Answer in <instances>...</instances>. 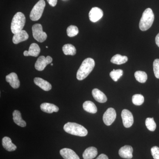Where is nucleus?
Returning a JSON list of instances; mask_svg holds the SVG:
<instances>
[{
    "label": "nucleus",
    "instance_id": "obj_16",
    "mask_svg": "<svg viewBox=\"0 0 159 159\" xmlns=\"http://www.w3.org/2000/svg\"><path fill=\"white\" fill-rule=\"evenodd\" d=\"M34 84L41 89L45 91H50L52 89V86L50 83L40 77H35L34 79Z\"/></svg>",
    "mask_w": 159,
    "mask_h": 159
},
{
    "label": "nucleus",
    "instance_id": "obj_28",
    "mask_svg": "<svg viewBox=\"0 0 159 159\" xmlns=\"http://www.w3.org/2000/svg\"><path fill=\"white\" fill-rule=\"evenodd\" d=\"M144 102V97L141 94H135L132 97V102L134 105L140 106Z\"/></svg>",
    "mask_w": 159,
    "mask_h": 159
},
{
    "label": "nucleus",
    "instance_id": "obj_26",
    "mask_svg": "<svg viewBox=\"0 0 159 159\" xmlns=\"http://www.w3.org/2000/svg\"><path fill=\"white\" fill-rule=\"evenodd\" d=\"M145 125L148 130L154 131L156 129L157 125L153 118H148L145 120Z\"/></svg>",
    "mask_w": 159,
    "mask_h": 159
},
{
    "label": "nucleus",
    "instance_id": "obj_3",
    "mask_svg": "<svg viewBox=\"0 0 159 159\" xmlns=\"http://www.w3.org/2000/svg\"><path fill=\"white\" fill-rule=\"evenodd\" d=\"M154 20V15L150 8L145 9L142 14L139 23V28L142 31L148 30L152 25Z\"/></svg>",
    "mask_w": 159,
    "mask_h": 159
},
{
    "label": "nucleus",
    "instance_id": "obj_10",
    "mask_svg": "<svg viewBox=\"0 0 159 159\" xmlns=\"http://www.w3.org/2000/svg\"><path fill=\"white\" fill-rule=\"evenodd\" d=\"M103 13L102 9L98 7L92 8L89 13V17L91 21L97 22L103 16Z\"/></svg>",
    "mask_w": 159,
    "mask_h": 159
},
{
    "label": "nucleus",
    "instance_id": "obj_30",
    "mask_svg": "<svg viewBox=\"0 0 159 159\" xmlns=\"http://www.w3.org/2000/svg\"><path fill=\"white\" fill-rule=\"evenodd\" d=\"M153 71L156 78L159 79V59L155 60L153 64Z\"/></svg>",
    "mask_w": 159,
    "mask_h": 159
},
{
    "label": "nucleus",
    "instance_id": "obj_12",
    "mask_svg": "<svg viewBox=\"0 0 159 159\" xmlns=\"http://www.w3.org/2000/svg\"><path fill=\"white\" fill-rule=\"evenodd\" d=\"M6 80L10 84L12 88L16 89L19 88L20 86L19 80L17 75L16 73H11L6 76Z\"/></svg>",
    "mask_w": 159,
    "mask_h": 159
},
{
    "label": "nucleus",
    "instance_id": "obj_1",
    "mask_svg": "<svg viewBox=\"0 0 159 159\" xmlns=\"http://www.w3.org/2000/svg\"><path fill=\"white\" fill-rule=\"evenodd\" d=\"M95 61L93 58H87L83 61L77 74V78L79 80L85 79L93 70Z\"/></svg>",
    "mask_w": 159,
    "mask_h": 159
},
{
    "label": "nucleus",
    "instance_id": "obj_20",
    "mask_svg": "<svg viewBox=\"0 0 159 159\" xmlns=\"http://www.w3.org/2000/svg\"><path fill=\"white\" fill-rule=\"evenodd\" d=\"M98 154L97 148L90 147L85 149L83 154L84 159H93L96 157Z\"/></svg>",
    "mask_w": 159,
    "mask_h": 159
},
{
    "label": "nucleus",
    "instance_id": "obj_5",
    "mask_svg": "<svg viewBox=\"0 0 159 159\" xmlns=\"http://www.w3.org/2000/svg\"><path fill=\"white\" fill-rule=\"evenodd\" d=\"M45 6L44 0H39L35 4L30 12V18L31 20L37 21L41 17Z\"/></svg>",
    "mask_w": 159,
    "mask_h": 159
},
{
    "label": "nucleus",
    "instance_id": "obj_27",
    "mask_svg": "<svg viewBox=\"0 0 159 159\" xmlns=\"http://www.w3.org/2000/svg\"><path fill=\"white\" fill-rule=\"evenodd\" d=\"M123 72L122 70H113L111 72L110 76L114 81H117L123 75Z\"/></svg>",
    "mask_w": 159,
    "mask_h": 159
},
{
    "label": "nucleus",
    "instance_id": "obj_34",
    "mask_svg": "<svg viewBox=\"0 0 159 159\" xmlns=\"http://www.w3.org/2000/svg\"><path fill=\"white\" fill-rule=\"evenodd\" d=\"M156 43L157 45L159 47V33L157 35L155 39Z\"/></svg>",
    "mask_w": 159,
    "mask_h": 159
},
{
    "label": "nucleus",
    "instance_id": "obj_32",
    "mask_svg": "<svg viewBox=\"0 0 159 159\" xmlns=\"http://www.w3.org/2000/svg\"><path fill=\"white\" fill-rule=\"evenodd\" d=\"M49 5L51 6L54 7L57 5V0H47Z\"/></svg>",
    "mask_w": 159,
    "mask_h": 159
},
{
    "label": "nucleus",
    "instance_id": "obj_14",
    "mask_svg": "<svg viewBox=\"0 0 159 159\" xmlns=\"http://www.w3.org/2000/svg\"><path fill=\"white\" fill-rule=\"evenodd\" d=\"M40 52V48L37 44L33 43L29 47V51H25L24 55L25 56H31L33 57H37Z\"/></svg>",
    "mask_w": 159,
    "mask_h": 159
},
{
    "label": "nucleus",
    "instance_id": "obj_35",
    "mask_svg": "<svg viewBox=\"0 0 159 159\" xmlns=\"http://www.w3.org/2000/svg\"><path fill=\"white\" fill-rule=\"evenodd\" d=\"M51 66H53V64H51Z\"/></svg>",
    "mask_w": 159,
    "mask_h": 159
},
{
    "label": "nucleus",
    "instance_id": "obj_33",
    "mask_svg": "<svg viewBox=\"0 0 159 159\" xmlns=\"http://www.w3.org/2000/svg\"><path fill=\"white\" fill-rule=\"evenodd\" d=\"M96 159H109L108 157L104 154H101L99 155L98 157Z\"/></svg>",
    "mask_w": 159,
    "mask_h": 159
},
{
    "label": "nucleus",
    "instance_id": "obj_6",
    "mask_svg": "<svg viewBox=\"0 0 159 159\" xmlns=\"http://www.w3.org/2000/svg\"><path fill=\"white\" fill-rule=\"evenodd\" d=\"M32 34L34 39L39 43H43L47 39V34L43 30L42 26L36 24L32 26Z\"/></svg>",
    "mask_w": 159,
    "mask_h": 159
},
{
    "label": "nucleus",
    "instance_id": "obj_9",
    "mask_svg": "<svg viewBox=\"0 0 159 159\" xmlns=\"http://www.w3.org/2000/svg\"><path fill=\"white\" fill-rule=\"evenodd\" d=\"M121 116L123 125L125 128H129L133 124L134 120L132 114L130 111L127 109L122 110Z\"/></svg>",
    "mask_w": 159,
    "mask_h": 159
},
{
    "label": "nucleus",
    "instance_id": "obj_7",
    "mask_svg": "<svg viewBox=\"0 0 159 159\" xmlns=\"http://www.w3.org/2000/svg\"><path fill=\"white\" fill-rule=\"evenodd\" d=\"M52 61L53 59L51 56H48L47 57L44 56H40L34 65L35 68L38 71L43 70L47 65L52 62Z\"/></svg>",
    "mask_w": 159,
    "mask_h": 159
},
{
    "label": "nucleus",
    "instance_id": "obj_11",
    "mask_svg": "<svg viewBox=\"0 0 159 159\" xmlns=\"http://www.w3.org/2000/svg\"><path fill=\"white\" fill-rule=\"evenodd\" d=\"M133 148L130 145H125L119 150V155L122 158L130 159L133 157Z\"/></svg>",
    "mask_w": 159,
    "mask_h": 159
},
{
    "label": "nucleus",
    "instance_id": "obj_21",
    "mask_svg": "<svg viewBox=\"0 0 159 159\" xmlns=\"http://www.w3.org/2000/svg\"><path fill=\"white\" fill-rule=\"evenodd\" d=\"M12 115L13 121L16 124L22 127H25L26 122L22 119L21 114L20 111L15 110Z\"/></svg>",
    "mask_w": 159,
    "mask_h": 159
},
{
    "label": "nucleus",
    "instance_id": "obj_29",
    "mask_svg": "<svg viewBox=\"0 0 159 159\" xmlns=\"http://www.w3.org/2000/svg\"><path fill=\"white\" fill-rule=\"evenodd\" d=\"M78 33H79V30L77 26L70 25L68 27L67 29V34L69 37H74L77 35Z\"/></svg>",
    "mask_w": 159,
    "mask_h": 159
},
{
    "label": "nucleus",
    "instance_id": "obj_22",
    "mask_svg": "<svg viewBox=\"0 0 159 159\" xmlns=\"http://www.w3.org/2000/svg\"><path fill=\"white\" fill-rule=\"evenodd\" d=\"M84 109L90 113L95 114L97 112V108L95 103L91 101H86L83 104Z\"/></svg>",
    "mask_w": 159,
    "mask_h": 159
},
{
    "label": "nucleus",
    "instance_id": "obj_24",
    "mask_svg": "<svg viewBox=\"0 0 159 159\" xmlns=\"http://www.w3.org/2000/svg\"><path fill=\"white\" fill-rule=\"evenodd\" d=\"M62 51L64 54L66 55H74L77 52L75 47L70 44H67L64 45L62 48Z\"/></svg>",
    "mask_w": 159,
    "mask_h": 159
},
{
    "label": "nucleus",
    "instance_id": "obj_8",
    "mask_svg": "<svg viewBox=\"0 0 159 159\" xmlns=\"http://www.w3.org/2000/svg\"><path fill=\"white\" fill-rule=\"evenodd\" d=\"M116 118V113L114 108H109L103 114V122L106 125H110L113 123Z\"/></svg>",
    "mask_w": 159,
    "mask_h": 159
},
{
    "label": "nucleus",
    "instance_id": "obj_18",
    "mask_svg": "<svg viewBox=\"0 0 159 159\" xmlns=\"http://www.w3.org/2000/svg\"><path fill=\"white\" fill-rule=\"evenodd\" d=\"M92 95L97 102L104 103L107 101V97L102 92L97 89H94L92 91Z\"/></svg>",
    "mask_w": 159,
    "mask_h": 159
},
{
    "label": "nucleus",
    "instance_id": "obj_19",
    "mask_svg": "<svg viewBox=\"0 0 159 159\" xmlns=\"http://www.w3.org/2000/svg\"><path fill=\"white\" fill-rule=\"evenodd\" d=\"M2 144L3 147L8 151H14L17 148L16 145L12 143L11 139L8 137H5L3 138Z\"/></svg>",
    "mask_w": 159,
    "mask_h": 159
},
{
    "label": "nucleus",
    "instance_id": "obj_31",
    "mask_svg": "<svg viewBox=\"0 0 159 159\" xmlns=\"http://www.w3.org/2000/svg\"><path fill=\"white\" fill-rule=\"evenodd\" d=\"M151 151L154 159H159V147L153 146L151 149Z\"/></svg>",
    "mask_w": 159,
    "mask_h": 159
},
{
    "label": "nucleus",
    "instance_id": "obj_4",
    "mask_svg": "<svg viewBox=\"0 0 159 159\" xmlns=\"http://www.w3.org/2000/svg\"><path fill=\"white\" fill-rule=\"evenodd\" d=\"M26 22L25 15L21 12H18L13 16L11 21V29L13 34H15L23 30Z\"/></svg>",
    "mask_w": 159,
    "mask_h": 159
},
{
    "label": "nucleus",
    "instance_id": "obj_13",
    "mask_svg": "<svg viewBox=\"0 0 159 159\" xmlns=\"http://www.w3.org/2000/svg\"><path fill=\"white\" fill-rule=\"evenodd\" d=\"M60 153L64 159H80L76 152L70 148H62L60 151Z\"/></svg>",
    "mask_w": 159,
    "mask_h": 159
},
{
    "label": "nucleus",
    "instance_id": "obj_23",
    "mask_svg": "<svg viewBox=\"0 0 159 159\" xmlns=\"http://www.w3.org/2000/svg\"><path fill=\"white\" fill-rule=\"evenodd\" d=\"M128 61V57L125 56H122L120 54H117L114 55L111 59V61L112 63L117 65H121L125 63Z\"/></svg>",
    "mask_w": 159,
    "mask_h": 159
},
{
    "label": "nucleus",
    "instance_id": "obj_25",
    "mask_svg": "<svg viewBox=\"0 0 159 159\" xmlns=\"http://www.w3.org/2000/svg\"><path fill=\"white\" fill-rule=\"evenodd\" d=\"M134 76L137 81L141 83H144L146 82L148 79L147 74L144 71H136L135 73Z\"/></svg>",
    "mask_w": 159,
    "mask_h": 159
},
{
    "label": "nucleus",
    "instance_id": "obj_15",
    "mask_svg": "<svg viewBox=\"0 0 159 159\" xmlns=\"http://www.w3.org/2000/svg\"><path fill=\"white\" fill-rule=\"evenodd\" d=\"M29 35L27 32L25 30H22L21 31L14 34L12 38V42L14 44L19 43L27 40L29 39Z\"/></svg>",
    "mask_w": 159,
    "mask_h": 159
},
{
    "label": "nucleus",
    "instance_id": "obj_17",
    "mask_svg": "<svg viewBox=\"0 0 159 159\" xmlns=\"http://www.w3.org/2000/svg\"><path fill=\"white\" fill-rule=\"evenodd\" d=\"M41 110L47 113H53V112H57L59 111V108L55 105L52 103L44 102L40 105Z\"/></svg>",
    "mask_w": 159,
    "mask_h": 159
},
{
    "label": "nucleus",
    "instance_id": "obj_2",
    "mask_svg": "<svg viewBox=\"0 0 159 159\" xmlns=\"http://www.w3.org/2000/svg\"><path fill=\"white\" fill-rule=\"evenodd\" d=\"M64 129L67 133L77 136H86L88 133L85 127L75 122H68L66 123L64 126Z\"/></svg>",
    "mask_w": 159,
    "mask_h": 159
}]
</instances>
